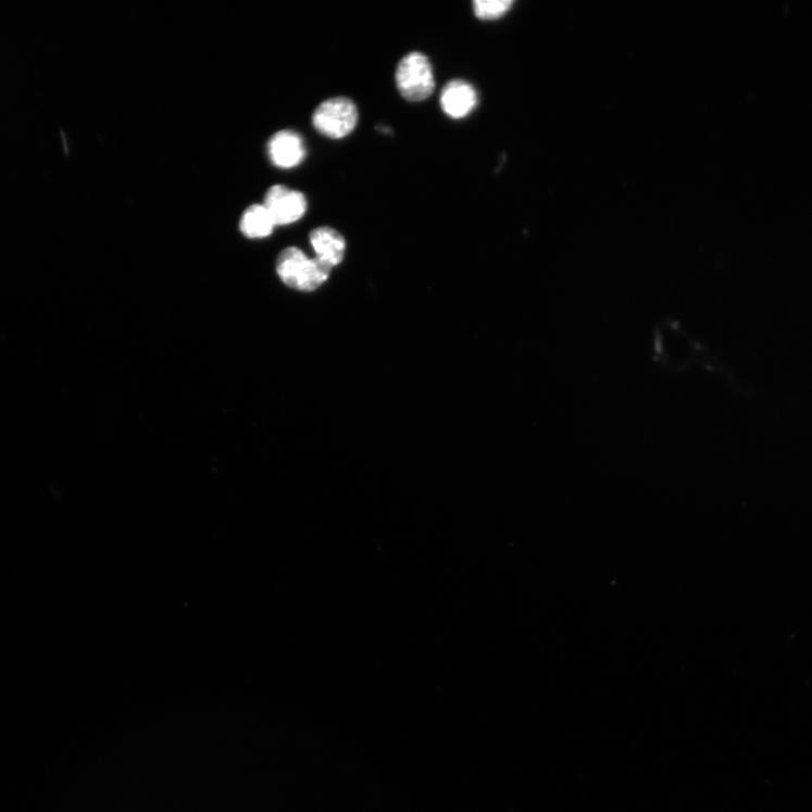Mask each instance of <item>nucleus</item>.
<instances>
[{
  "mask_svg": "<svg viewBox=\"0 0 812 812\" xmlns=\"http://www.w3.org/2000/svg\"><path fill=\"white\" fill-rule=\"evenodd\" d=\"M310 240L316 258L333 267L342 262L347 246L345 237L338 230L327 226L318 227L311 233Z\"/></svg>",
  "mask_w": 812,
  "mask_h": 812,
  "instance_id": "nucleus-7",
  "label": "nucleus"
},
{
  "mask_svg": "<svg viewBox=\"0 0 812 812\" xmlns=\"http://www.w3.org/2000/svg\"><path fill=\"white\" fill-rule=\"evenodd\" d=\"M271 162L279 168L289 170L298 166L307 158V148L302 137L291 130L277 133L267 145Z\"/></svg>",
  "mask_w": 812,
  "mask_h": 812,
  "instance_id": "nucleus-5",
  "label": "nucleus"
},
{
  "mask_svg": "<svg viewBox=\"0 0 812 812\" xmlns=\"http://www.w3.org/2000/svg\"><path fill=\"white\" fill-rule=\"evenodd\" d=\"M397 86L401 96L411 102L429 99L435 89L430 60L424 53L411 52L403 57L397 70Z\"/></svg>",
  "mask_w": 812,
  "mask_h": 812,
  "instance_id": "nucleus-2",
  "label": "nucleus"
},
{
  "mask_svg": "<svg viewBox=\"0 0 812 812\" xmlns=\"http://www.w3.org/2000/svg\"><path fill=\"white\" fill-rule=\"evenodd\" d=\"M514 5L513 0H475L473 10L477 18L497 20Z\"/></svg>",
  "mask_w": 812,
  "mask_h": 812,
  "instance_id": "nucleus-9",
  "label": "nucleus"
},
{
  "mask_svg": "<svg viewBox=\"0 0 812 812\" xmlns=\"http://www.w3.org/2000/svg\"><path fill=\"white\" fill-rule=\"evenodd\" d=\"M333 266L318 258L311 259L298 248L284 250L277 261V273L290 288L313 291L329 277Z\"/></svg>",
  "mask_w": 812,
  "mask_h": 812,
  "instance_id": "nucleus-1",
  "label": "nucleus"
},
{
  "mask_svg": "<svg viewBox=\"0 0 812 812\" xmlns=\"http://www.w3.org/2000/svg\"><path fill=\"white\" fill-rule=\"evenodd\" d=\"M263 204L277 226L293 224L302 220L308 212L307 197L285 186L270 188Z\"/></svg>",
  "mask_w": 812,
  "mask_h": 812,
  "instance_id": "nucleus-4",
  "label": "nucleus"
},
{
  "mask_svg": "<svg viewBox=\"0 0 812 812\" xmlns=\"http://www.w3.org/2000/svg\"><path fill=\"white\" fill-rule=\"evenodd\" d=\"M276 226L273 216H271L264 204L249 207L239 223L240 232L253 239L270 236L274 233Z\"/></svg>",
  "mask_w": 812,
  "mask_h": 812,
  "instance_id": "nucleus-8",
  "label": "nucleus"
},
{
  "mask_svg": "<svg viewBox=\"0 0 812 812\" xmlns=\"http://www.w3.org/2000/svg\"><path fill=\"white\" fill-rule=\"evenodd\" d=\"M358 109L347 98H335L324 101L313 115V125L323 136L341 139L349 136L358 124Z\"/></svg>",
  "mask_w": 812,
  "mask_h": 812,
  "instance_id": "nucleus-3",
  "label": "nucleus"
},
{
  "mask_svg": "<svg viewBox=\"0 0 812 812\" xmlns=\"http://www.w3.org/2000/svg\"><path fill=\"white\" fill-rule=\"evenodd\" d=\"M478 97L472 84L455 79L446 84L440 96V105L451 118H463L476 108Z\"/></svg>",
  "mask_w": 812,
  "mask_h": 812,
  "instance_id": "nucleus-6",
  "label": "nucleus"
}]
</instances>
